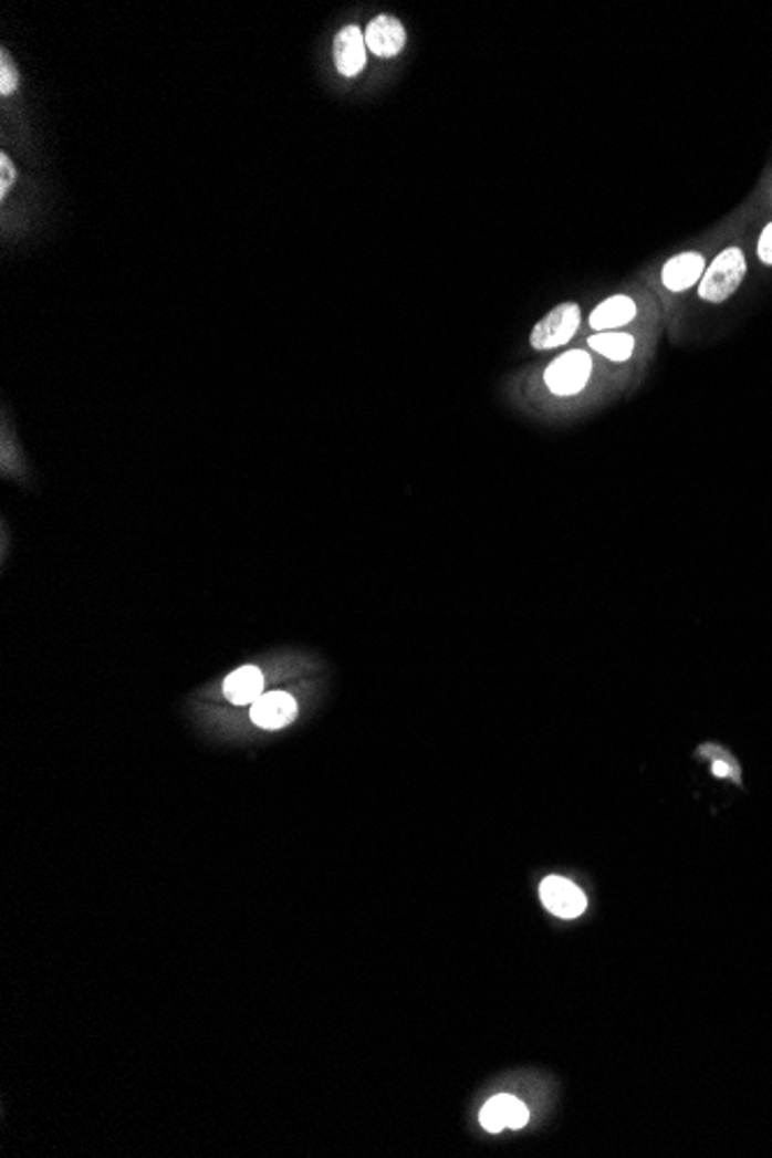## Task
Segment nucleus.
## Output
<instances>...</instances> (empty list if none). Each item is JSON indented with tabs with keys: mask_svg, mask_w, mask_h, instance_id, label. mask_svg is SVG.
<instances>
[{
	"mask_svg": "<svg viewBox=\"0 0 772 1158\" xmlns=\"http://www.w3.org/2000/svg\"><path fill=\"white\" fill-rule=\"evenodd\" d=\"M748 273V262L740 248H727L714 257V262L706 269L701 282H699V296L710 303H722L727 301L738 288Z\"/></svg>",
	"mask_w": 772,
	"mask_h": 1158,
	"instance_id": "f257e3e1",
	"label": "nucleus"
},
{
	"mask_svg": "<svg viewBox=\"0 0 772 1158\" xmlns=\"http://www.w3.org/2000/svg\"><path fill=\"white\" fill-rule=\"evenodd\" d=\"M592 373V358L583 350H572L557 356L546 368V386L555 396H576L585 389Z\"/></svg>",
	"mask_w": 772,
	"mask_h": 1158,
	"instance_id": "f03ea898",
	"label": "nucleus"
},
{
	"mask_svg": "<svg viewBox=\"0 0 772 1158\" xmlns=\"http://www.w3.org/2000/svg\"><path fill=\"white\" fill-rule=\"evenodd\" d=\"M581 324V307L576 303H560L532 331L530 343L534 350H553L570 343Z\"/></svg>",
	"mask_w": 772,
	"mask_h": 1158,
	"instance_id": "7ed1b4c3",
	"label": "nucleus"
},
{
	"mask_svg": "<svg viewBox=\"0 0 772 1158\" xmlns=\"http://www.w3.org/2000/svg\"><path fill=\"white\" fill-rule=\"evenodd\" d=\"M528 1122H530V1110L525 1108V1103L509 1094L493 1096L479 1113V1124L488 1130V1134H502L504 1128L519 1130Z\"/></svg>",
	"mask_w": 772,
	"mask_h": 1158,
	"instance_id": "20e7f679",
	"label": "nucleus"
},
{
	"mask_svg": "<svg viewBox=\"0 0 772 1158\" xmlns=\"http://www.w3.org/2000/svg\"><path fill=\"white\" fill-rule=\"evenodd\" d=\"M544 907L557 918H578L587 909L585 893L564 877H546L539 888Z\"/></svg>",
	"mask_w": 772,
	"mask_h": 1158,
	"instance_id": "39448f33",
	"label": "nucleus"
},
{
	"mask_svg": "<svg viewBox=\"0 0 772 1158\" xmlns=\"http://www.w3.org/2000/svg\"><path fill=\"white\" fill-rule=\"evenodd\" d=\"M250 717L260 729L275 731V729H282L294 722L296 701L290 697L288 691H267L252 703Z\"/></svg>",
	"mask_w": 772,
	"mask_h": 1158,
	"instance_id": "423d86ee",
	"label": "nucleus"
},
{
	"mask_svg": "<svg viewBox=\"0 0 772 1158\" xmlns=\"http://www.w3.org/2000/svg\"><path fill=\"white\" fill-rule=\"evenodd\" d=\"M405 25L389 14L375 17L366 29V46L382 59H394L405 49Z\"/></svg>",
	"mask_w": 772,
	"mask_h": 1158,
	"instance_id": "0eeeda50",
	"label": "nucleus"
},
{
	"mask_svg": "<svg viewBox=\"0 0 772 1158\" xmlns=\"http://www.w3.org/2000/svg\"><path fill=\"white\" fill-rule=\"evenodd\" d=\"M706 273V260L701 252H682V254H676L674 260H668L664 271H661V282L666 285V290L671 292H685L689 288L697 285V282H701Z\"/></svg>",
	"mask_w": 772,
	"mask_h": 1158,
	"instance_id": "6e6552de",
	"label": "nucleus"
},
{
	"mask_svg": "<svg viewBox=\"0 0 772 1158\" xmlns=\"http://www.w3.org/2000/svg\"><path fill=\"white\" fill-rule=\"evenodd\" d=\"M336 51V67L343 76H356L366 67V35L358 31V25H345L333 42Z\"/></svg>",
	"mask_w": 772,
	"mask_h": 1158,
	"instance_id": "1a4fd4ad",
	"label": "nucleus"
},
{
	"mask_svg": "<svg viewBox=\"0 0 772 1158\" xmlns=\"http://www.w3.org/2000/svg\"><path fill=\"white\" fill-rule=\"evenodd\" d=\"M222 691H225V697L237 706L254 703L264 693V676L260 668H254V666L237 668L234 674L227 676Z\"/></svg>",
	"mask_w": 772,
	"mask_h": 1158,
	"instance_id": "9d476101",
	"label": "nucleus"
},
{
	"mask_svg": "<svg viewBox=\"0 0 772 1158\" xmlns=\"http://www.w3.org/2000/svg\"><path fill=\"white\" fill-rule=\"evenodd\" d=\"M634 317H636V303L625 294H617V296L602 301L595 311H592L590 326L595 331L606 333L617 326L629 324Z\"/></svg>",
	"mask_w": 772,
	"mask_h": 1158,
	"instance_id": "9b49d317",
	"label": "nucleus"
},
{
	"mask_svg": "<svg viewBox=\"0 0 772 1158\" xmlns=\"http://www.w3.org/2000/svg\"><path fill=\"white\" fill-rule=\"evenodd\" d=\"M587 343L592 350H597L599 354L608 356L611 362H627L634 352V338L629 336V333L606 331V333H597V336H592Z\"/></svg>",
	"mask_w": 772,
	"mask_h": 1158,
	"instance_id": "f8f14e48",
	"label": "nucleus"
},
{
	"mask_svg": "<svg viewBox=\"0 0 772 1158\" xmlns=\"http://www.w3.org/2000/svg\"><path fill=\"white\" fill-rule=\"evenodd\" d=\"M17 84H19V74L14 70L10 54L3 49V54H0V93L10 95L17 88Z\"/></svg>",
	"mask_w": 772,
	"mask_h": 1158,
	"instance_id": "ddd939ff",
	"label": "nucleus"
},
{
	"mask_svg": "<svg viewBox=\"0 0 772 1158\" xmlns=\"http://www.w3.org/2000/svg\"><path fill=\"white\" fill-rule=\"evenodd\" d=\"M0 171H3V176H0V197H8L10 186L17 181V171H14V167H12V163H10V158L6 156V153H3V156H0Z\"/></svg>",
	"mask_w": 772,
	"mask_h": 1158,
	"instance_id": "4468645a",
	"label": "nucleus"
},
{
	"mask_svg": "<svg viewBox=\"0 0 772 1158\" xmlns=\"http://www.w3.org/2000/svg\"><path fill=\"white\" fill-rule=\"evenodd\" d=\"M759 260L772 267V222L761 231V237H759Z\"/></svg>",
	"mask_w": 772,
	"mask_h": 1158,
	"instance_id": "2eb2a0df",
	"label": "nucleus"
}]
</instances>
